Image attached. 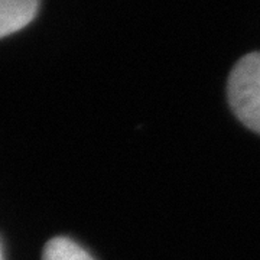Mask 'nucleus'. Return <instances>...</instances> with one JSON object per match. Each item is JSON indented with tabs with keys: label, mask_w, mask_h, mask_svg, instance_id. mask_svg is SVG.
I'll use <instances>...</instances> for the list:
<instances>
[{
	"label": "nucleus",
	"mask_w": 260,
	"mask_h": 260,
	"mask_svg": "<svg viewBox=\"0 0 260 260\" xmlns=\"http://www.w3.org/2000/svg\"><path fill=\"white\" fill-rule=\"evenodd\" d=\"M227 91L239 120L260 135V52L247 54L234 65Z\"/></svg>",
	"instance_id": "f257e3e1"
},
{
	"label": "nucleus",
	"mask_w": 260,
	"mask_h": 260,
	"mask_svg": "<svg viewBox=\"0 0 260 260\" xmlns=\"http://www.w3.org/2000/svg\"><path fill=\"white\" fill-rule=\"evenodd\" d=\"M39 0H0V38L9 37L35 19Z\"/></svg>",
	"instance_id": "f03ea898"
},
{
	"label": "nucleus",
	"mask_w": 260,
	"mask_h": 260,
	"mask_svg": "<svg viewBox=\"0 0 260 260\" xmlns=\"http://www.w3.org/2000/svg\"><path fill=\"white\" fill-rule=\"evenodd\" d=\"M42 260H94L81 246L67 239L55 237L49 240L44 249Z\"/></svg>",
	"instance_id": "7ed1b4c3"
},
{
	"label": "nucleus",
	"mask_w": 260,
	"mask_h": 260,
	"mask_svg": "<svg viewBox=\"0 0 260 260\" xmlns=\"http://www.w3.org/2000/svg\"><path fill=\"white\" fill-rule=\"evenodd\" d=\"M0 260H2V253H0Z\"/></svg>",
	"instance_id": "20e7f679"
}]
</instances>
